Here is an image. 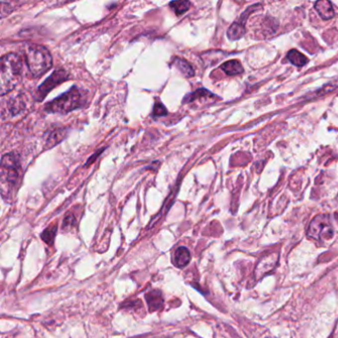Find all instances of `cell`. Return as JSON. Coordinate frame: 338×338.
<instances>
[{"mask_svg": "<svg viewBox=\"0 0 338 338\" xmlns=\"http://www.w3.org/2000/svg\"><path fill=\"white\" fill-rule=\"evenodd\" d=\"M24 54L27 66L33 77L39 78L52 68V55L44 46L36 44L26 45Z\"/></svg>", "mask_w": 338, "mask_h": 338, "instance_id": "obj_1", "label": "cell"}, {"mask_svg": "<svg viewBox=\"0 0 338 338\" xmlns=\"http://www.w3.org/2000/svg\"><path fill=\"white\" fill-rule=\"evenodd\" d=\"M22 72V60L14 53L4 55L0 61L1 96L4 97L17 84Z\"/></svg>", "mask_w": 338, "mask_h": 338, "instance_id": "obj_2", "label": "cell"}, {"mask_svg": "<svg viewBox=\"0 0 338 338\" xmlns=\"http://www.w3.org/2000/svg\"><path fill=\"white\" fill-rule=\"evenodd\" d=\"M86 104V94L77 87L72 88L61 97L46 105L45 111L49 113H68L81 109Z\"/></svg>", "mask_w": 338, "mask_h": 338, "instance_id": "obj_3", "label": "cell"}, {"mask_svg": "<svg viewBox=\"0 0 338 338\" xmlns=\"http://www.w3.org/2000/svg\"><path fill=\"white\" fill-rule=\"evenodd\" d=\"M20 163L18 157L14 153L5 154L1 159L0 170V186L2 196L10 195L16 187L19 180Z\"/></svg>", "mask_w": 338, "mask_h": 338, "instance_id": "obj_4", "label": "cell"}, {"mask_svg": "<svg viewBox=\"0 0 338 338\" xmlns=\"http://www.w3.org/2000/svg\"><path fill=\"white\" fill-rule=\"evenodd\" d=\"M308 235L317 240L330 239L334 235V229L330 223V218L326 215L316 217L311 223Z\"/></svg>", "mask_w": 338, "mask_h": 338, "instance_id": "obj_5", "label": "cell"}, {"mask_svg": "<svg viewBox=\"0 0 338 338\" xmlns=\"http://www.w3.org/2000/svg\"><path fill=\"white\" fill-rule=\"evenodd\" d=\"M69 78V74L64 70L55 71L51 76H49L39 87L36 94L37 101L42 102L46 96L57 86L66 82Z\"/></svg>", "mask_w": 338, "mask_h": 338, "instance_id": "obj_6", "label": "cell"}, {"mask_svg": "<svg viewBox=\"0 0 338 338\" xmlns=\"http://www.w3.org/2000/svg\"><path fill=\"white\" fill-rule=\"evenodd\" d=\"M277 262H278V254H271L267 257H264L256 267V271H255L256 278L260 279L265 274H267L272 269H274Z\"/></svg>", "mask_w": 338, "mask_h": 338, "instance_id": "obj_7", "label": "cell"}, {"mask_svg": "<svg viewBox=\"0 0 338 338\" xmlns=\"http://www.w3.org/2000/svg\"><path fill=\"white\" fill-rule=\"evenodd\" d=\"M191 261V253L187 247H179L174 253L173 262L178 268L186 267Z\"/></svg>", "mask_w": 338, "mask_h": 338, "instance_id": "obj_8", "label": "cell"}, {"mask_svg": "<svg viewBox=\"0 0 338 338\" xmlns=\"http://www.w3.org/2000/svg\"><path fill=\"white\" fill-rule=\"evenodd\" d=\"M146 301L149 306L150 312H156L162 308L164 300L162 297V293L158 290H154L146 294Z\"/></svg>", "mask_w": 338, "mask_h": 338, "instance_id": "obj_9", "label": "cell"}, {"mask_svg": "<svg viewBox=\"0 0 338 338\" xmlns=\"http://www.w3.org/2000/svg\"><path fill=\"white\" fill-rule=\"evenodd\" d=\"M317 11L319 12V14L322 16L323 19L325 20H329L334 18L336 12L333 6V3L329 0H320L316 3L315 5Z\"/></svg>", "mask_w": 338, "mask_h": 338, "instance_id": "obj_10", "label": "cell"}, {"mask_svg": "<svg viewBox=\"0 0 338 338\" xmlns=\"http://www.w3.org/2000/svg\"><path fill=\"white\" fill-rule=\"evenodd\" d=\"M173 65L176 67L177 70H179L182 75L186 78H192L195 76V70L194 68L184 59L181 58H175Z\"/></svg>", "mask_w": 338, "mask_h": 338, "instance_id": "obj_11", "label": "cell"}, {"mask_svg": "<svg viewBox=\"0 0 338 338\" xmlns=\"http://www.w3.org/2000/svg\"><path fill=\"white\" fill-rule=\"evenodd\" d=\"M222 70H224L228 76H236L243 72V67L237 60H230L222 65Z\"/></svg>", "mask_w": 338, "mask_h": 338, "instance_id": "obj_12", "label": "cell"}, {"mask_svg": "<svg viewBox=\"0 0 338 338\" xmlns=\"http://www.w3.org/2000/svg\"><path fill=\"white\" fill-rule=\"evenodd\" d=\"M245 34V26L241 22H234L228 29L227 36L230 40H239Z\"/></svg>", "mask_w": 338, "mask_h": 338, "instance_id": "obj_13", "label": "cell"}, {"mask_svg": "<svg viewBox=\"0 0 338 338\" xmlns=\"http://www.w3.org/2000/svg\"><path fill=\"white\" fill-rule=\"evenodd\" d=\"M7 114L9 113L11 116L16 115L17 113H20L23 110V103L21 102V98L20 97H15V98H10L9 100H7Z\"/></svg>", "mask_w": 338, "mask_h": 338, "instance_id": "obj_14", "label": "cell"}, {"mask_svg": "<svg viewBox=\"0 0 338 338\" xmlns=\"http://www.w3.org/2000/svg\"><path fill=\"white\" fill-rule=\"evenodd\" d=\"M288 59L293 65L298 67H303L309 62L308 58L297 50H291L288 53Z\"/></svg>", "mask_w": 338, "mask_h": 338, "instance_id": "obj_15", "label": "cell"}, {"mask_svg": "<svg viewBox=\"0 0 338 338\" xmlns=\"http://www.w3.org/2000/svg\"><path fill=\"white\" fill-rule=\"evenodd\" d=\"M191 5L190 1H173L170 3V6L178 16L186 13L191 8Z\"/></svg>", "mask_w": 338, "mask_h": 338, "instance_id": "obj_16", "label": "cell"}, {"mask_svg": "<svg viewBox=\"0 0 338 338\" xmlns=\"http://www.w3.org/2000/svg\"><path fill=\"white\" fill-rule=\"evenodd\" d=\"M205 97H214V95L212 93H210L209 91L205 90V89H201L193 94H190L186 97V99L184 100V103H193L195 102L196 100L198 99H202V98H205Z\"/></svg>", "mask_w": 338, "mask_h": 338, "instance_id": "obj_17", "label": "cell"}, {"mask_svg": "<svg viewBox=\"0 0 338 338\" xmlns=\"http://www.w3.org/2000/svg\"><path fill=\"white\" fill-rule=\"evenodd\" d=\"M64 137H65V131L64 130L54 131L47 139L46 143H47L48 148H51V147L59 144V142H61Z\"/></svg>", "mask_w": 338, "mask_h": 338, "instance_id": "obj_18", "label": "cell"}, {"mask_svg": "<svg viewBox=\"0 0 338 338\" xmlns=\"http://www.w3.org/2000/svg\"><path fill=\"white\" fill-rule=\"evenodd\" d=\"M57 225H52L50 227H48L47 229H45V231L42 233V239L47 243V244H53L56 233H57Z\"/></svg>", "mask_w": 338, "mask_h": 338, "instance_id": "obj_19", "label": "cell"}, {"mask_svg": "<svg viewBox=\"0 0 338 338\" xmlns=\"http://www.w3.org/2000/svg\"><path fill=\"white\" fill-rule=\"evenodd\" d=\"M338 87V82H337V81H334V82H332L331 84H329V85L325 86L324 88H322V90L319 91V92L317 93V96H318V97H321V96H323V95H326V94H328V93H330V92L336 90Z\"/></svg>", "mask_w": 338, "mask_h": 338, "instance_id": "obj_20", "label": "cell"}, {"mask_svg": "<svg viewBox=\"0 0 338 338\" xmlns=\"http://www.w3.org/2000/svg\"><path fill=\"white\" fill-rule=\"evenodd\" d=\"M167 113H168V112H167L166 108L160 102L156 103V105L154 107V113H153L154 116H159V117L165 116V115H167Z\"/></svg>", "mask_w": 338, "mask_h": 338, "instance_id": "obj_21", "label": "cell"}, {"mask_svg": "<svg viewBox=\"0 0 338 338\" xmlns=\"http://www.w3.org/2000/svg\"><path fill=\"white\" fill-rule=\"evenodd\" d=\"M12 11V7L10 6V4L5 3V2H1V17L4 18L6 17L8 14H10Z\"/></svg>", "mask_w": 338, "mask_h": 338, "instance_id": "obj_22", "label": "cell"}, {"mask_svg": "<svg viewBox=\"0 0 338 338\" xmlns=\"http://www.w3.org/2000/svg\"><path fill=\"white\" fill-rule=\"evenodd\" d=\"M76 224V220H75V217L73 215H68L63 223V228H68V227H71V226L74 225Z\"/></svg>", "mask_w": 338, "mask_h": 338, "instance_id": "obj_23", "label": "cell"}, {"mask_svg": "<svg viewBox=\"0 0 338 338\" xmlns=\"http://www.w3.org/2000/svg\"></svg>", "mask_w": 338, "mask_h": 338, "instance_id": "obj_24", "label": "cell"}]
</instances>
